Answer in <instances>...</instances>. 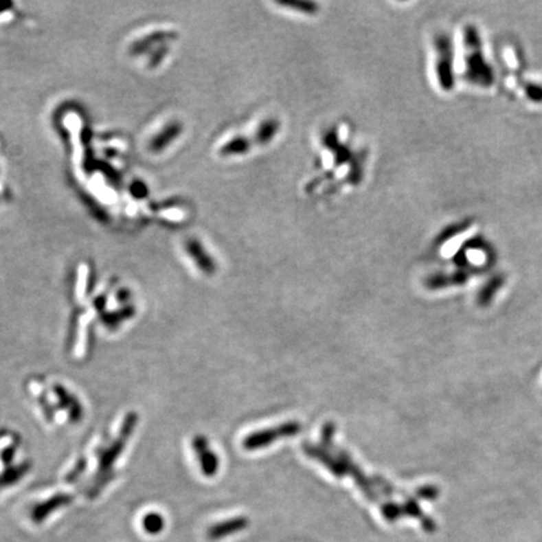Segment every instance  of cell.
<instances>
[{"instance_id":"cell-1","label":"cell","mask_w":542,"mask_h":542,"mask_svg":"<svg viewBox=\"0 0 542 542\" xmlns=\"http://www.w3.org/2000/svg\"><path fill=\"white\" fill-rule=\"evenodd\" d=\"M466 45V65L468 80L482 87H490L493 83L491 67L486 62L479 41L478 32L475 27H467L464 32Z\"/></svg>"},{"instance_id":"cell-2","label":"cell","mask_w":542,"mask_h":542,"mask_svg":"<svg viewBox=\"0 0 542 542\" xmlns=\"http://www.w3.org/2000/svg\"><path fill=\"white\" fill-rule=\"evenodd\" d=\"M436 73L441 88L444 91L453 88V47L451 39L444 34L436 39Z\"/></svg>"},{"instance_id":"cell-3","label":"cell","mask_w":542,"mask_h":542,"mask_svg":"<svg viewBox=\"0 0 542 542\" xmlns=\"http://www.w3.org/2000/svg\"><path fill=\"white\" fill-rule=\"evenodd\" d=\"M300 431V425L291 422V423H285L280 427H276L274 429H268V431H262L259 433L251 434L246 438L244 442V447L246 449H256L260 447H265L270 443H273L275 440L282 438V437H290V436H295L299 433Z\"/></svg>"},{"instance_id":"cell-4","label":"cell","mask_w":542,"mask_h":542,"mask_svg":"<svg viewBox=\"0 0 542 542\" xmlns=\"http://www.w3.org/2000/svg\"><path fill=\"white\" fill-rule=\"evenodd\" d=\"M73 497L69 495H65V493H58L56 496H53L52 499H48L44 501L42 504H36L32 508L30 511V517L32 520L36 525L43 523V521L54 512L56 510L62 508V507L67 506L69 504H72Z\"/></svg>"},{"instance_id":"cell-5","label":"cell","mask_w":542,"mask_h":542,"mask_svg":"<svg viewBox=\"0 0 542 542\" xmlns=\"http://www.w3.org/2000/svg\"><path fill=\"white\" fill-rule=\"evenodd\" d=\"M194 447H195L199 458L201 461L200 463L203 466V473L206 476L215 475L218 463H217L216 455L212 453V451L210 452L207 449V441L203 437H197L194 441Z\"/></svg>"},{"instance_id":"cell-6","label":"cell","mask_w":542,"mask_h":542,"mask_svg":"<svg viewBox=\"0 0 542 542\" xmlns=\"http://www.w3.org/2000/svg\"><path fill=\"white\" fill-rule=\"evenodd\" d=\"M504 285V279L501 278H495L490 280V282L484 286V289L481 290L479 295H478V303L482 306H487L491 304V300L497 294V290Z\"/></svg>"},{"instance_id":"cell-7","label":"cell","mask_w":542,"mask_h":542,"mask_svg":"<svg viewBox=\"0 0 542 542\" xmlns=\"http://www.w3.org/2000/svg\"><path fill=\"white\" fill-rule=\"evenodd\" d=\"M144 528L150 535H159V532L165 528V520L162 515L157 512L147 513L144 517Z\"/></svg>"},{"instance_id":"cell-8","label":"cell","mask_w":542,"mask_h":542,"mask_svg":"<svg viewBox=\"0 0 542 542\" xmlns=\"http://www.w3.org/2000/svg\"><path fill=\"white\" fill-rule=\"evenodd\" d=\"M240 526H242V521L241 522H240V520L227 521V522H224V523H218L216 526H214V528H211L209 530V537L212 539V540H216V539H220V537L229 535L232 531L238 530Z\"/></svg>"}]
</instances>
